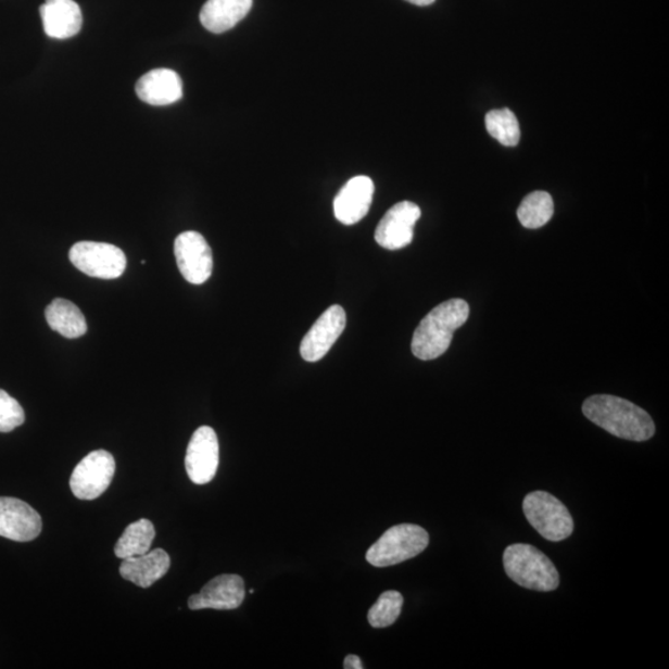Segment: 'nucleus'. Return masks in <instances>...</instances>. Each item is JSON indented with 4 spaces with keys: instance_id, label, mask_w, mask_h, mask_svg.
Wrapping results in <instances>:
<instances>
[{
    "instance_id": "nucleus-1",
    "label": "nucleus",
    "mask_w": 669,
    "mask_h": 669,
    "mask_svg": "<svg viewBox=\"0 0 669 669\" xmlns=\"http://www.w3.org/2000/svg\"><path fill=\"white\" fill-rule=\"evenodd\" d=\"M584 416L614 437L646 442L655 436L653 418L630 401L609 394H596L583 404Z\"/></svg>"
},
{
    "instance_id": "nucleus-2",
    "label": "nucleus",
    "mask_w": 669,
    "mask_h": 669,
    "mask_svg": "<svg viewBox=\"0 0 669 669\" xmlns=\"http://www.w3.org/2000/svg\"><path fill=\"white\" fill-rule=\"evenodd\" d=\"M469 314V304L463 299H451L434 307L413 335V355L422 361L444 355L451 346L454 332L468 321Z\"/></svg>"
},
{
    "instance_id": "nucleus-3",
    "label": "nucleus",
    "mask_w": 669,
    "mask_h": 669,
    "mask_svg": "<svg viewBox=\"0 0 669 669\" xmlns=\"http://www.w3.org/2000/svg\"><path fill=\"white\" fill-rule=\"evenodd\" d=\"M504 568L519 586L535 592H553L559 586V573L553 561L531 544L509 545L504 553Z\"/></svg>"
},
{
    "instance_id": "nucleus-4",
    "label": "nucleus",
    "mask_w": 669,
    "mask_h": 669,
    "mask_svg": "<svg viewBox=\"0 0 669 669\" xmlns=\"http://www.w3.org/2000/svg\"><path fill=\"white\" fill-rule=\"evenodd\" d=\"M428 544L429 534L425 528L409 523L393 526L371 545L366 559L378 568L391 567L417 557Z\"/></svg>"
},
{
    "instance_id": "nucleus-5",
    "label": "nucleus",
    "mask_w": 669,
    "mask_h": 669,
    "mask_svg": "<svg viewBox=\"0 0 669 669\" xmlns=\"http://www.w3.org/2000/svg\"><path fill=\"white\" fill-rule=\"evenodd\" d=\"M527 521L543 539L560 542L575 531V521L569 509L556 496L545 491H534L523 500Z\"/></svg>"
},
{
    "instance_id": "nucleus-6",
    "label": "nucleus",
    "mask_w": 669,
    "mask_h": 669,
    "mask_svg": "<svg viewBox=\"0 0 669 669\" xmlns=\"http://www.w3.org/2000/svg\"><path fill=\"white\" fill-rule=\"evenodd\" d=\"M68 257L78 270L93 278L117 279L127 268L125 252L110 243L78 242L70 250Z\"/></svg>"
},
{
    "instance_id": "nucleus-7",
    "label": "nucleus",
    "mask_w": 669,
    "mask_h": 669,
    "mask_svg": "<svg viewBox=\"0 0 669 669\" xmlns=\"http://www.w3.org/2000/svg\"><path fill=\"white\" fill-rule=\"evenodd\" d=\"M116 472V462L111 453L96 451L84 457L70 479L73 494L80 500H94L109 489Z\"/></svg>"
},
{
    "instance_id": "nucleus-8",
    "label": "nucleus",
    "mask_w": 669,
    "mask_h": 669,
    "mask_svg": "<svg viewBox=\"0 0 669 669\" xmlns=\"http://www.w3.org/2000/svg\"><path fill=\"white\" fill-rule=\"evenodd\" d=\"M174 252L181 276L189 283L204 285L213 275V251L199 232L187 231L176 237Z\"/></svg>"
},
{
    "instance_id": "nucleus-9",
    "label": "nucleus",
    "mask_w": 669,
    "mask_h": 669,
    "mask_svg": "<svg viewBox=\"0 0 669 669\" xmlns=\"http://www.w3.org/2000/svg\"><path fill=\"white\" fill-rule=\"evenodd\" d=\"M421 211L411 201H402L387 211L378 224L375 240L381 248L397 251L407 248L415 237V226Z\"/></svg>"
},
{
    "instance_id": "nucleus-10",
    "label": "nucleus",
    "mask_w": 669,
    "mask_h": 669,
    "mask_svg": "<svg viewBox=\"0 0 669 669\" xmlns=\"http://www.w3.org/2000/svg\"><path fill=\"white\" fill-rule=\"evenodd\" d=\"M218 462L219 446L216 431L211 427H200L192 434L185 456V468L190 480L197 485H206L215 478Z\"/></svg>"
},
{
    "instance_id": "nucleus-11",
    "label": "nucleus",
    "mask_w": 669,
    "mask_h": 669,
    "mask_svg": "<svg viewBox=\"0 0 669 669\" xmlns=\"http://www.w3.org/2000/svg\"><path fill=\"white\" fill-rule=\"evenodd\" d=\"M346 328V313L340 305H331L315 321L301 343V355L307 363H318L328 355L333 343Z\"/></svg>"
},
{
    "instance_id": "nucleus-12",
    "label": "nucleus",
    "mask_w": 669,
    "mask_h": 669,
    "mask_svg": "<svg viewBox=\"0 0 669 669\" xmlns=\"http://www.w3.org/2000/svg\"><path fill=\"white\" fill-rule=\"evenodd\" d=\"M42 530L40 515L24 501L0 497V537L15 542L38 539Z\"/></svg>"
},
{
    "instance_id": "nucleus-13",
    "label": "nucleus",
    "mask_w": 669,
    "mask_h": 669,
    "mask_svg": "<svg viewBox=\"0 0 669 669\" xmlns=\"http://www.w3.org/2000/svg\"><path fill=\"white\" fill-rule=\"evenodd\" d=\"M244 582L240 576H218L189 598L191 610H235L244 601Z\"/></svg>"
},
{
    "instance_id": "nucleus-14",
    "label": "nucleus",
    "mask_w": 669,
    "mask_h": 669,
    "mask_svg": "<svg viewBox=\"0 0 669 669\" xmlns=\"http://www.w3.org/2000/svg\"><path fill=\"white\" fill-rule=\"evenodd\" d=\"M375 184L368 176L359 175L349 180L333 200L335 217L343 225H355L373 205Z\"/></svg>"
},
{
    "instance_id": "nucleus-15",
    "label": "nucleus",
    "mask_w": 669,
    "mask_h": 669,
    "mask_svg": "<svg viewBox=\"0 0 669 669\" xmlns=\"http://www.w3.org/2000/svg\"><path fill=\"white\" fill-rule=\"evenodd\" d=\"M43 31L52 39H70L83 28V12L75 0H47L40 7Z\"/></svg>"
},
{
    "instance_id": "nucleus-16",
    "label": "nucleus",
    "mask_w": 669,
    "mask_h": 669,
    "mask_svg": "<svg viewBox=\"0 0 669 669\" xmlns=\"http://www.w3.org/2000/svg\"><path fill=\"white\" fill-rule=\"evenodd\" d=\"M136 92L148 104L167 105L181 100L182 81L173 70L156 68L139 78Z\"/></svg>"
},
{
    "instance_id": "nucleus-17",
    "label": "nucleus",
    "mask_w": 669,
    "mask_h": 669,
    "mask_svg": "<svg viewBox=\"0 0 669 669\" xmlns=\"http://www.w3.org/2000/svg\"><path fill=\"white\" fill-rule=\"evenodd\" d=\"M171 568V557L164 550L149 551L142 556L123 559L119 573L123 579L140 588L154 585Z\"/></svg>"
},
{
    "instance_id": "nucleus-18",
    "label": "nucleus",
    "mask_w": 669,
    "mask_h": 669,
    "mask_svg": "<svg viewBox=\"0 0 669 669\" xmlns=\"http://www.w3.org/2000/svg\"><path fill=\"white\" fill-rule=\"evenodd\" d=\"M253 0H207L201 9L200 22L214 34L231 30L250 13Z\"/></svg>"
},
{
    "instance_id": "nucleus-19",
    "label": "nucleus",
    "mask_w": 669,
    "mask_h": 669,
    "mask_svg": "<svg viewBox=\"0 0 669 669\" xmlns=\"http://www.w3.org/2000/svg\"><path fill=\"white\" fill-rule=\"evenodd\" d=\"M47 321L50 328L66 339H77L87 332L85 315L78 306L66 299H55L47 307Z\"/></svg>"
},
{
    "instance_id": "nucleus-20",
    "label": "nucleus",
    "mask_w": 669,
    "mask_h": 669,
    "mask_svg": "<svg viewBox=\"0 0 669 669\" xmlns=\"http://www.w3.org/2000/svg\"><path fill=\"white\" fill-rule=\"evenodd\" d=\"M154 539V525L149 519H139V521L129 525L127 530L123 532L116 547H114V554L122 560L142 556V554L151 551Z\"/></svg>"
},
{
    "instance_id": "nucleus-21",
    "label": "nucleus",
    "mask_w": 669,
    "mask_h": 669,
    "mask_svg": "<svg viewBox=\"0 0 669 669\" xmlns=\"http://www.w3.org/2000/svg\"><path fill=\"white\" fill-rule=\"evenodd\" d=\"M553 214V199L545 191H534L527 195L517 211L519 223L526 228H532V230L547 225Z\"/></svg>"
},
{
    "instance_id": "nucleus-22",
    "label": "nucleus",
    "mask_w": 669,
    "mask_h": 669,
    "mask_svg": "<svg viewBox=\"0 0 669 669\" xmlns=\"http://www.w3.org/2000/svg\"><path fill=\"white\" fill-rule=\"evenodd\" d=\"M487 129L502 146L516 147L521 139L516 114L508 109L492 110L485 117Z\"/></svg>"
},
{
    "instance_id": "nucleus-23",
    "label": "nucleus",
    "mask_w": 669,
    "mask_h": 669,
    "mask_svg": "<svg viewBox=\"0 0 669 669\" xmlns=\"http://www.w3.org/2000/svg\"><path fill=\"white\" fill-rule=\"evenodd\" d=\"M404 598L401 593L384 592L368 611V622L375 629L389 628L400 618Z\"/></svg>"
},
{
    "instance_id": "nucleus-24",
    "label": "nucleus",
    "mask_w": 669,
    "mask_h": 669,
    "mask_svg": "<svg viewBox=\"0 0 669 669\" xmlns=\"http://www.w3.org/2000/svg\"><path fill=\"white\" fill-rule=\"evenodd\" d=\"M24 421L25 413L20 402L0 390V433H9L21 427Z\"/></svg>"
},
{
    "instance_id": "nucleus-25",
    "label": "nucleus",
    "mask_w": 669,
    "mask_h": 669,
    "mask_svg": "<svg viewBox=\"0 0 669 669\" xmlns=\"http://www.w3.org/2000/svg\"><path fill=\"white\" fill-rule=\"evenodd\" d=\"M343 668L346 669H363L364 665L356 655H349L343 661Z\"/></svg>"
},
{
    "instance_id": "nucleus-26",
    "label": "nucleus",
    "mask_w": 669,
    "mask_h": 669,
    "mask_svg": "<svg viewBox=\"0 0 669 669\" xmlns=\"http://www.w3.org/2000/svg\"><path fill=\"white\" fill-rule=\"evenodd\" d=\"M407 2L419 7H427L433 4L436 0H407Z\"/></svg>"
}]
</instances>
